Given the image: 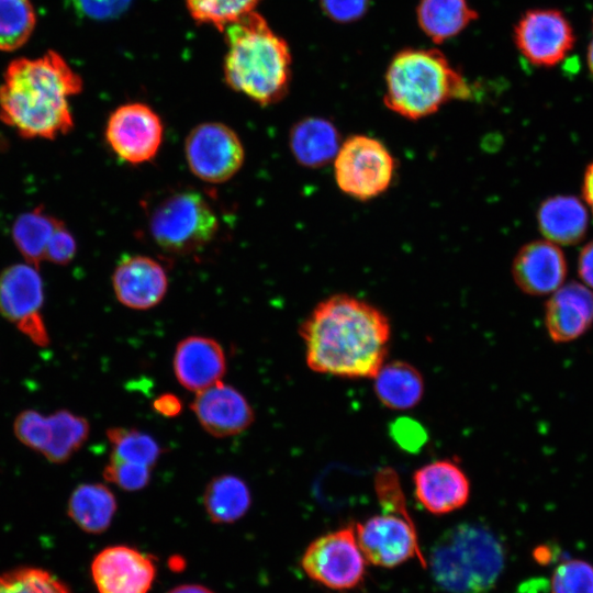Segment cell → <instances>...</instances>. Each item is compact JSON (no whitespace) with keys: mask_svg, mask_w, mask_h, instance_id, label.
I'll list each match as a JSON object with an SVG mask.
<instances>
[{"mask_svg":"<svg viewBox=\"0 0 593 593\" xmlns=\"http://www.w3.org/2000/svg\"><path fill=\"white\" fill-rule=\"evenodd\" d=\"M551 593H593V566L583 560L559 564L551 578Z\"/></svg>","mask_w":593,"mask_h":593,"instance_id":"obj_33","label":"cell"},{"mask_svg":"<svg viewBox=\"0 0 593 593\" xmlns=\"http://www.w3.org/2000/svg\"><path fill=\"white\" fill-rule=\"evenodd\" d=\"M174 371L183 388L202 391L223 378L226 371L224 350L213 338L186 337L177 345Z\"/></svg>","mask_w":593,"mask_h":593,"instance_id":"obj_21","label":"cell"},{"mask_svg":"<svg viewBox=\"0 0 593 593\" xmlns=\"http://www.w3.org/2000/svg\"><path fill=\"white\" fill-rule=\"evenodd\" d=\"M168 284V275L163 265L144 255L122 258L112 276L118 301L133 310H148L159 304Z\"/></svg>","mask_w":593,"mask_h":593,"instance_id":"obj_17","label":"cell"},{"mask_svg":"<svg viewBox=\"0 0 593 593\" xmlns=\"http://www.w3.org/2000/svg\"><path fill=\"white\" fill-rule=\"evenodd\" d=\"M82 87L79 74L55 51L16 58L0 86V120L25 138L54 139L74 127L69 98Z\"/></svg>","mask_w":593,"mask_h":593,"instance_id":"obj_2","label":"cell"},{"mask_svg":"<svg viewBox=\"0 0 593 593\" xmlns=\"http://www.w3.org/2000/svg\"><path fill=\"white\" fill-rule=\"evenodd\" d=\"M395 161L379 139L368 135H353L342 142L334 158V177L345 194L367 201L382 194L390 187Z\"/></svg>","mask_w":593,"mask_h":593,"instance_id":"obj_7","label":"cell"},{"mask_svg":"<svg viewBox=\"0 0 593 593\" xmlns=\"http://www.w3.org/2000/svg\"><path fill=\"white\" fill-rule=\"evenodd\" d=\"M77 251L74 235L63 222L54 231L45 250L44 259L56 265L69 264Z\"/></svg>","mask_w":593,"mask_h":593,"instance_id":"obj_36","label":"cell"},{"mask_svg":"<svg viewBox=\"0 0 593 593\" xmlns=\"http://www.w3.org/2000/svg\"><path fill=\"white\" fill-rule=\"evenodd\" d=\"M513 40L529 64L542 68L562 63L575 45L570 21L552 8L527 10L514 26Z\"/></svg>","mask_w":593,"mask_h":593,"instance_id":"obj_12","label":"cell"},{"mask_svg":"<svg viewBox=\"0 0 593 593\" xmlns=\"http://www.w3.org/2000/svg\"><path fill=\"white\" fill-rule=\"evenodd\" d=\"M167 593H214L210 589L200 584H182L178 585Z\"/></svg>","mask_w":593,"mask_h":593,"instance_id":"obj_42","label":"cell"},{"mask_svg":"<svg viewBox=\"0 0 593 593\" xmlns=\"http://www.w3.org/2000/svg\"><path fill=\"white\" fill-rule=\"evenodd\" d=\"M13 433L22 445L49 462L64 463L86 443L90 426L85 417L68 410L49 415L24 410L14 419Z\"/></svg>","mask_w":593,"mask_h":593,"instance_id":"obj_9","label":"cell"},{"mask_svg":"<svg viewBox=\"0 0 593 593\" xmlns=\"http://www.w3.org/2000/svg\"><path fill=\"white\" fill-rule=\"evenodd\" d=\"M248 485L233 474L213 478L206 485L203 506L213 523L230 524L242 518L250 507Z\"/></svg>","mask_w":593,"mask_h":593,"instance_id":"obj_27","label":"cell"},{"mask_svg":"<svg viewBox=\"0 0 593 593\" xmlns=\"http://www.w3.org/2000/svg\"><path fill=\"white\" fill-rule=\"evenodd\" d=\"M132 0H70L78 15L91 20H109L121 15Z\"/></svg>","mask_w":593,"mask_h":593,"instance_id":"obj_35","label":"cell"},{"mask_svg":"<svg viewBox=\"0 0 593 593\" xmlns=\"http://www.w3.org/2000/svg\"><path fill=\"white\" fill-rule=\"evenodd\" d=\"M503 564L502 547L483 527L458 526L445 535L433 550L432 573L451 593H486L497 580Z\"/></svg>","mask_w":593,"mask_h":593,"instance_id":"obj_5","label":"cell"},{"mask_svg":"<svg viewBox=\"0 0 593 593\" xmlns=\"http://www.w3.org/2000/svg\"><path fill=\"white\" fill-rule=\"evenodd\" d=\"M155 410L165 416L172 417L180 413L181 402L174 394H163L154 402Z\"/></svg>","mask_w":593,"mask_h":593,"instance_id":"obj_40","label":"cell"},{"mask_svg":"<svg viewBox=\"0 0 593 593\" xmlns=\"http://www.w3.org/2000/svg\"><path fill=\"white\" fill-rule=\"evenodd\" d=\"M373 379L379 401L389 409H411L423 396V378L417 369L405 361L383 363Z\"/></svg>","mask_w":593,"mask_h":593,"instance_id":"obj_25","label":"cell"},{"mask_svg":"<svg viewBox=\"0 0 593 593\" xmlns=\"http://www.w3.org/2000/svg\"><path fill=\"white\" fill-rule=\"evenodd\" d=\"M184 156L197 178L209 183H223L243 167L245 149L232 127L221 122H204L187 135Z\"/></svg>","mask_w":593,"mask_h":593,"instance_id":"obj_10","label":"cell"},{"mask_svg":"<svg viewBox=\"0 0 593 593\" xmlns=\"http://www.w3.org/2000/svg\"><path fill=\"white\" fill-rule=\"evenodd\" d=\"M340 144L336 126L318 116L300 120L289 134L291 154L305 168H320L334 160Z\"/></svg>","mask_w":593,"mask_h":593,"instance_id":"obj_23","label":"cell"},{"mask_svg":"<svg viewBox=\"0 0 593 593\" xmlns=\"http://www.w3.org/2000/svg\"><path fill=\"white\" fill-rule=\"evenodd\" d=\"M43 280L31 264H14L0 273V314L37 346L49 343L43 318Z\"/></svg>","mask_w":593,"mask_h":593,"instance_id":"obj_11","label":"cell"},{"mask_svg":"<svg viewBox=\"0 0 593 593\" xmlns=\"http://www.w3.org/2000/svg\"><path fill=\"white\" fill-rule=\"evenodd\" d=\"M156 571L150 555L125 545L102 549L91 562V577L99 593H148Z\"/></svg>","mask_w":593,"mask_h":593,"instance_id":"obj_15","label":"cell"},{"mask_svg":"<svg viewBox=\"0 0 593 593\" xmlns=\"http://www.w3.org/2000/svg\"><path fill=\"white\" fill-rule=\"evenodd\" d=\"M567 259L559 245L537 239L522 246L512 264L516 286L529 295L551 294L566 280Z\"/></svg>","mask_w":593,"mask_h":593,"instance_id":"obj_16","label":"cell"},{"mask_svg":"<svg viewBox=\"0 0 593 593\" xmlns=\"http://www.w3.org/2000/svg\"><path fill=\"white\" fill-rule=\"evenodd\" d=\"M219 219L199 192L181 190L163 198L150 211L148 231L164 251L188 255L210 244L219 231Z\"/></svg>","mask_w":593,"mask_h":593,"instance_id":"obj_6","label":"cell"},{"mask_svg":"<svg viewBox=\"0 0 593 593\" xmlns=\"http://www.w3.org/2000/svg\"><path fill=\"white\" fill-rule=\"evenodd\" d=\"M578 273L582 283L593 290V240L584 245L579 254Z\"/></svg>","mask_w":593,"mask_h":593,"instance_id":"obj_39","label":"cell"},{"mask_svg":"<svg viewBox=\"0 0 593 593\" xmlns=\"http://www.w3.org/2000/svg\"><path fill=\"white\" fill-rule=\"evenodd\" d=\"M545 325L555 343L581 337L593 325V290L577 281L563 283L546 302Z\"/></svg>","mask_w":593,"mask_h":593,"instance_id":"obj_20","label":"cell"},{"mask_svg":"<svg viewBox=\"0 0 593 593\" xmlns=\"http://www.w3.org/2000/svg\"><path fill=\"white\" fill-rule=\"evenodd\" d=\"M470 96L465 77L438 49L405 48L388 66L384 104L405 119L426 118L447 102Z\"/></svg>","mask_w":593,"mask_h":593,"instance_id":"obj_4","label":"cell"},{"mask_svg":"<svg viewBox=\"0 0 593 593\" xmlns=\"http://www.w3.org/2000/svg\"><path fill=\"white\" fill-rule=\"evenodd\" d=\"M583 201L593 214V161L586 167L582 182Z\"/></svg>","mask_w":593,"mask_h":593,"instance_id":"obj_41","label":"cell"},{"mask_svg":"<svg viewBox=\"0 0 593 593\" xmlns=\"http://www.w3.org/2000/svg\"><path fill=\"white\" fill-rule=\"evenodd\" d=\"M537 224L545 239L559 246L577 244L589 227L586 204L574 195L549 197L537 210Z\"/></svg>","mask_w":593,"mask_h":593,"instance_id":"obj_22","label":"cell"},{"mask_svg":"<svg viewBox=\"0 0 593 593\" xmlns=\"http://www.w3.org/2000/svg\"><path fill=\"white\" fill-rule=\"evenodd\" d=\"M366 562L355 526L320 536L301 558V567L310 579L335 591L356 588L363 580Z\"/></svg>","mask_w":593,"mask_h":593,"instance_id":"obj_8","label":"cell"},{"mask_svg":"<svg viewBox=\"0 0 593 593\" xmlns=\"http://www.w3.org/2000/svg\"><path fill=\"white\" fill-rule=\"evenodd\" d=\"M0 593H71V591L46 570L22 567L0 574Z\"/></svg>","mask_w":593,"mask_h":593,"instance_id":"obj_32","label":"cell"},{"mask_svg":"<svg viewBox=\"0 0 593 593\" xmlns=\"http://www.w3.org/2000/svg\"><path fill=\"white\" fill-rule=\"evenodd\" d=\"M103 477L108 482L114 483L124 491H138L148 484L150 468L110 458L104 467Z\"/></svg>","mask_w":593,"mask_h":593,"instance_id":"obj_34","label":"cell"},{"mask_svg":"<svg viewBox=\"0 0 593 593\" xmlns=\"http://www.w3.org/2000/svg\"><path fill=\"white\" fill-rule=\"evenodd\" d=\"M261 0H186L191 18L223 32L224 29L254 11Z\"/></svg>","mask_w":593,"mask_h":593,"instance_id":"obj_31","label":"cell"},{"mask_svg":"<svg viewBox=\"0 0 593 593\" xmlns=\"http://www.w3.org/2000/svg\"><path fill=\"white\" fill-rule=\"evenodd\" d=\"M191 409L204 430L215 437L240 434L254 421V411L244 395L222 381L197 392Z\"/></svg>","mask_w":593,"mask_h":593,"instance_id":"obj_18","label":"cell"},{"mask_svg":"<svg viewBox=\"0 0 593 593\" xmlns=\"http://www.w3.org/2000/svg\"><path fill=\"white\" fill-rule=\"evenodd\" d=\"M414 492L429 513L443 515L461 508L470 496V482L454 461L437 460L417 469L413 475Z\"/></svg>","mask_w":593,"mask_h":593,"instance_id":"obj_19","label":"cell"},{"mask_svg":"<svg viewBox=\"0 0 593 593\" xmlns=\"http://www.w3.org/2000/svg\"><path fill=\"white\" fill-rule=\"evenodd\" d=\"M164 139V123L158 113L142 102L118 107L105 125V141L123 161L139 165L158 154Z\"/></svg>","mask_w":593,"mask_h":593,"instance_id":"obj_13","label":"cell"},{"mask_svg":"<svg viewBox=\"0 0 593 593\" xmlns=\"http://www.w3.org/2000/svg\"><path fill=\"white\" fill-rule=\"evenodd\" d=\"M396 440L405 448H413L423 443L422 429L412 421H399L394 425Z\"/></svg>","mask_w":593,"mask_h":593,"instance_id":"obj_38","label":"cell"},{"mask_svg":"<svg viewBox=\"0 0 593 593\" xmlns=\"http://www.w3.org/2000/svg\"><path fill=\"white\" fill-rule=\"evenodd\" d=\"M370 0H320L325 15L338 23H350L362 18Z\"/></svg>","mask_w":593,"mask_h":593,"instance_id":"obj_37","label":"cell"},{"mask_svg":"<svg viewBox=\"0 0 593 593\" xmlns=\"http://www.w3.org/2000/svg\"><path fill=\"white\" fill-rule=\"evenodd\" d=\"M60 222L43 206L22 213L15 220L12 238L27 264L37 267L44 260L46 246Z\"/></svg>","mask_w":593,"mask_h":593,"instance_id":"obj_28","label":"cell"},{"mask_svg":"<svg viewBox=\"0 0 593 593\" xmlns=\"http://www.w3.org/2000/svg\"><path fill=\"white\" fill-rule=\"evenodd\" d=\"M416 16L422 31L441 43L462 32L478 14L468 0H421Z\"/></svg>","mask_w":593,"mask_h":593,"instance_id":"obj_26","label":"cell"},{"mask_svg":"<svg viewBox=\"0 0 593 593\" xmlns=\"http://www.w3.org/2000/svg\"><path fill=\"white\" fill-rule=\"evenodd\" d=\"M310 369L345 378H373L384 363L391 327L376 306L348 294L320 302L301 324Z\"/></svg>","mask_w":593,"mask_h":593,"instance_id":"obj_1","label":"cell"},{"mask_svg":"<svg viewBox=\"0 0 593 593\" xmlns=\"http://www.w3.org/2000/svg\"><path fill=\"white\" fill-rule=\"evenodd\" d=\"M118 508L115 495L104 484L81 483L71 492L67 503L69 518L88 534L105 532Z\"/></svg>","mask_w":593,"mask_h":593,"instance_id":"obj_24","label":"cell"},{"mask_svg":"<svg viewBox=\"0 0 593 593\" xmlns=\"http://www.w3.org/2000/svg\"><path fill=\"white\" fill-rule=\"evenodd\" d=\"M586 64L591 76L593 77V19H592V37L586 49Z\"/></svg>","mask_w":593,"mask_h":593,"instance_id":"obj_43","label":"cell"},{"mask_svg":"<svg viewBox=\"0 0 593 593\" xmlns=\"http://www.w3.org/2000/svg\"><path fill=\"white\" fill-rule=\"evenodd\" d=\"M223 32L227 86L260 105L283 99L289 91L292 64L287 42L255 11L228 24Z\"/></svg>","mask_w":593,"mask_h":593,"instance_id":"obj_3","label":"cell"},{"mask_svg":"<svg viewBox=\"0 0 593 593\" xmlns=\"http://www.w3.org/2000/svg\"><path fill=\"white\" fill-rule=\"evenodd\" d=\"M358 545L367 560L381 568H394L417 557L426 568L417 535L409 515L385 512L355 526Z\"/></svg>","mask_w":593,"mask_h":593,"instance_id":"obj_14","label":"cell"},{"mask_svg":"<svg viewBox=\"0 0 593 593\" xmlns=\"http://www.w3.org/2000/svg\"><path fill=\"white\" fill-rule=\"evenodd\" d=\"M111 459L153 467L160 456V446L148 434L134 428L113 427L107 430Z\"/></svg>","mask_w":593,"mask_h":593,"instance_id":"obj_30","label":"cell"},{"mask_svg":"<svg viewBox=\"0 0 593 593\" xmlns=\"http://www.w3.org/2000/svg\"><path fill=\"white\" fill-rule=\"evenodd\" d=\"M36 25V13L30 0H0V51L22 47Z\"/></svg>","mask_w":593,"mask_h":593,"instance_id":"obj_29","label":"cell"}]
</instances>
